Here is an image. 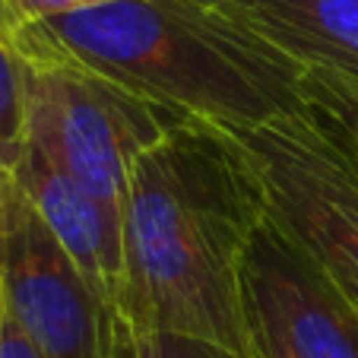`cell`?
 Segmentation results:
<instances>
[{
    "label": "cell",
    "mask_w": 358,
    "mask_h": 358,
    "mask_svg": "<svg viewBox=\"0 0 358 358\" xmlns=\"http://www.w3.org/2000/svg\"><path fill=\"white\" fill-rule=\"evenodd\" d=\"M0 358H41L22 327L7 314V308L0 314Z\"/></svg>",
    "instance_id": "obj_12"
},
{
    "label": "cell",
    "mask_w": 358,
    "mask_h": 358,
    "mask_svg": "<svg viewBox=\"0 0 358 358\" xmlns=\"http://www.w3.org/2000/svg\"><path fill=\"white\" fill-rule=\"evenodd\" d=\"M48 26L149 105L225 130L317 115L349 89L317 80L235 0H111Z\"/></svg>",
    "instance_id": "obj_2"
},
{
    "label": "cell",
    "mask_w": 358,
    "mask_h": 358,
    "mask_svg": "<svg viewBox=\"0 0 358 358\" xmlns=\"http://www.w3.org/2000/svg\"><path fill=\"white\" fill-rule=\"evenodd\" d=\"M13 29L16 22L0 10V169H13L26 146V105Z\"/></svg>",
    "instance_id": "obj_9"
},
{
    "label": "cell",
    "mask_w": 358,
    "mask_h": 358,
    "mask_svg": "<svg viewBox=\"0 0 358 358\" xmlns=\"http://www.w3.org/2000/svg\"><path fill=\"white\" fill-rule=\"evenodd\" d=\"M352 89L317 115L225 130L257 178L264 213L358 304V143Z\"/></svg>",
    "instance_id": "obj_4"
},
{
    "label": "cell",
    "mask_w": 358,
    "mask_h": 358,
    "mask_svg": "<svg viewBox=\"0 0 358 358\" xmlns=\"http://www.w3.org/2000/svg\"><path fill=\"white\" fill-rule=\"evenodd\" d=\"M248 324L292 358H358V304L266 219L244 264Z\"/></svg>",
    "instance_id": "obj_6"
},
{
    "label": "cell",
    "mask_w": 358,
    "mask_h": 358,
    "mask_svg": "<svg viewBox=\"0 0 358 358\" xmlns=\"http://www.w3.org/2000/svg\"><path fill=\"white\" fill-rule=\"evenodd\" d=\"M250 352H254V358H292L276 339L260 330H250Z\"/></svg>",
    "instance_id": "obj_13"
},
{
    "label": "cell",
    "mask_w": 358,
    "mask_h": 358,
    "mask_svg": "<svg viewBox=\"0 0 358 358\" xmlns=\"http://www.w3.org/2000/svg\"><path fill=\"white\" fill-rule=\"evenodd\" d=\"M140 358H235V355L213 343H203V339L156 333V336L140 339Z\"/></svg>",
    "instance_id": "obj_11"
},
{
    "label": "cell",
    "mask_w": 358,
    "mask_h": 358,
    "mask_svg": "<svg viewBox=\"0 0 358 358\" xmlns=\"http://www.w3.org/2000/svg\"><path fill=\"white\" fill-rule=\"evenodd\" d=\"M13 41L22 73L26 143L124 222L130 169L181 117L86 64L48 22L16 26Z\"/></svg>",
    "instance_id": "obj_3"
},
{
    "label": "cell",
    "mask_w": 358,
    "mask_h": 358,
    "mask_svg": "<svg viewBox=\"0 0 358 358\" xmlns=\"http://www.w3.org/2000/svg\"><path fill=\"white\" fill-rule=\"evenodd\" d=\"M349 127H352V136L358 143V89H352V111H349Z\"/></svg>",
    "instance_id": "obj_14"
},
{
    "label": "cell",
    "mask_w": 358,
    "mask_h": 358,
    "mask_svg": "<svg viewBox=\"0 0 358 358\" xmlns=\"http://www.w3.org/2000/svg\"><path fill=\"white\" fill-rule=\"evenodd\" d=\"M111 0H0V10L16 22V26H29V22H48L67 13H80V10H92Z\"/></svg>",
    "instance_id": "obj_10"
},
{
    "label": "cell",
    "mask_w": 358,
    "mask_h": 358,
    "mask_svg": "<svg viewBox=\"0 0 358 358\" xmlns=\"http://www.w3.org/2000/svg\"><path fill=\"white\" fill-rule=\"evenodd\" d=\"M264 196L222 127L181 117L134 162L124 194L127 314L136 339H203L250 352L244 264Z\"/></svg>",
    "instance_id": "obj_1"
},
{
    "label": "cell",
    "mask_w": 358,
    "mask_h": 358,
    "mask_svg": "<svg viewBox=\"0 0 358 358\" xmlns=\"http://www.w3.org/2000/svg\"><path fill=\"white\" fill-rule=\"evenodd\" d=\"M16 184L55 231L67 257L99 295V301L130 327L127 314V264H124L121 219L101 206L83 184H76L57 162L26 143L13 169ZM134 330V327H130Z\"/></svg>",
    "instance_id": "obj_7"
},
{
    "label": "cell",
    "mask_w": 358,
    "mask_h": 358,
    "mask_svg": "<svg viewBox=\"0 0 358 358\" xmlns=\"http://www.w3.org/2000/svg\"><path fill=\"white\" fill-rule=\"evenodd\" d=\"M0 298L41 358H140L136 333L86 285L10 169H0Z\"/></svg>",
    "instance_id": "obj_5"
},
{
    "label": "cell",
    "mask_w": 358,
    "mask_h": 358,
    "mask_svg": "<svg viewBox=\"0 0 358 358\" xmlns=\"http://www.w3.org/2000/svg\"><path fill=\"white\" fill-rule=\"evenodd\" d=\"M317 80L358 89V0H235Z\"/></svg>",
    "instance_id": "obj_8"
},
{
    "label": "cell",
    "mask_w": 358,
    "mask_h": 358,
    "mask_svg": "<svg viewBox=\"0 0 358 358\" xmlns=\"http://www.w3.org/2000/svg\"><path fill=\"white\" fill-rule=\"evenodd\" d=\"M0 314H3V298H0Z\"/></svg>",
    "instance_id": "obj_15"
}]
</instances>
